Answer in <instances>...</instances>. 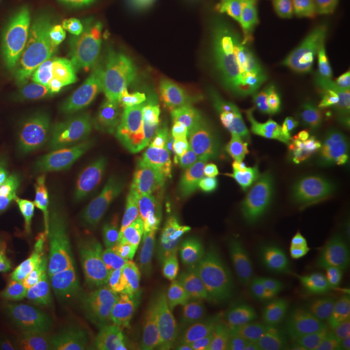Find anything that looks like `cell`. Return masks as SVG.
<instances>
[{
    "label": "cell",
    "instance_id": "8992f818",
    "mask_svg": "<svg viewBox=\"0 0 350 350\" xmlns=\"http://www.w3.org/2000/svg\"><path fill=\"white\" fill-rule=\"evenodd\" d=\"M287 206L252 215L241 232L231 262L232 275L252 299L274 306L296 292L289 276L286 217Z\"/></svg>",
    "mask_w": 350,
    "mask_h": 350
},
{
    "label": "cell",
    "instance_id": "2e32d148",
    "mask_svg": "<svg viewBox=\"0 0 350 350\" xmlns=\"http://www.w3.org/2000/svg\"><path fill=\"white\" fill-rule=\"evenodd\" d=\"M108 114H101L83 126L64 150V160L88 172L95 173L98 163L105 156L104 129Z\"/></svg>",
    "mask_w": 350,
    "mask_h": 350
},
{
    "label": "cell",
    "instance_id": "277c9868",
    "mask_svg": "<svg viewBox=\"0 0 350 350\" xmlns=\"http://www.w3.org/2000/svg\"><path fill=\"white\" fill-rule=\"evenodd\" d=\"M204 59L199 43L176 42L163 68L143 77L139 111L150 138L176 139L191 130L200 108Z\"/></svg>",
    "mask_w": 350,
    "mask_h": 350
},
{
    "label": "cell",
    "instance_id": "52a82bcc",
    "mask_svg": "<svg viewBox=\"0 0 350 350\" xmlns=\"http://www.w3.org/2000/svg\"><path fill=\"white\" fill-rule=\"evenodd\" d=\"M100 237L88 225H75L52 239L37 266V296L44 308L79 297L99 276Z\"/></svg>",
    "mask_w": 350,
    "mask_h": 350
},
{
    "label": "cell",
    "instance_id": "7402d4cb",
    "mask_svg": "<svg viewBox=\"0 0 350 350\" xmlns=\"http://www.w3.org/2000/svg\"><path fill=\"white\" fill-rule=\"evenodd\" d=\"M267 350H325L312 338L293 329L282 319L276 321L275 328Z\"/></svg>",
    "mask_w": 350,
    "mask_h": 350
},
{
    "label": "cell",
    "instance_id": "4fadbf2b",
    "mask_svg": "<svg viewBox=\"0 0 350 350\" xmlns=\"http://www.w3.org/2000/svg\"><path fill=\"white\" fill-rule=\"evenodd\" d=\"M104 148L105 154L122 163L129 173L147 167L154 161L150 133L134 117L108 114Z\"/></svg>",
    "mask_w": 350,
    "mask_h": 350
},
{
    "label": "cell",
    "instance_id": "6da1fadb",
    "mask_svg": "<svg viewBox=\"0 0 350 350\" xmlns=\"http://www.w3.org/2000/svg\"><path fill=\"white\" fill-rule=\"evenodd\" d=\"M103 52L101 37L91 29L75 33L62 49L53 88L29 142L37 170H49L75 134L112 100L98 73Z\"/></svg>",
    "mask_w": 350,
    "mask_h": 350
},
{
    "label": "cell",
    "instance_id": "f546056e",
    "mask_svg": "<svg viewBox=\"0 0 350 350\" xmlns=\"http://www.w3.org/2000/svg\"><path fill=\"white\" fill-rule=\"evenodd\" d=\"M20 350H36V349H33V348H30V347H26V348H23V349H20Z\"/></svg>",
    "mask_w": 350,
    "mask_h": 350
},
{
    "label": "cell",
    "instance_id": "d6986e66",
    "mask_svg": "<svg viewBox=\"0 0 350 350\" xmlns=\"http://www.w3.org/2000/svg\"><path fill=\"white\" fill-rule=\"evenodd\" d=\"M338 274L340 269L332 250H327L322 256L317 254L299 292L321 297L331 296V291Z\"/></svg>",
    "mask_w": 350,
    "mask_h": 350
},
{
    "label": "cell",
    "instance_id": "ffe728a7",
    "mask_svg": "<svg viewBox=\"0 0 350 350\" xmlns=\"http://www.w3.org/2000/svg\"><path fill=\"white\" fill-rule=\"evenodd\" d=\"M133 72L131 64L125 52L120 50L104 51L98 64L101 86L112 95L122 88Z\"/></svg>",
    "mask_w": 350,
    "mask_h": 350
},
{
    "label": "cell",
    "instance_id": "5bb4252c",
    "mask_svg": "<svg viewBox=\"0 0 350 350\" xmlns=\"http://www.w3.org/2000/svg\"><path fill=\"white\" fill-rule=\"evenodd\" d=\"M103 191L98 175L66 163L43 175L31 196L36 200H75Z\"/></svg>",
    "mask_w": 350,
    "mask_h": 350
},
{
    "label": "cell",
    "instance_id": "ba28073f",
    "mask_svg": "<svg viewBox=\"0 0 350 350\" xmlns=\"http://www.w3.org/2000/svg\"><path fill=\"white\" fill-rule=\"evenodd\" d=\"M186 280L173 279L144 292L104 301L77 318L70 327L75 344H113L139 335L187 289Z\"/></svg>",
    "mask_w": 350,
    "mask_h": 350
},
{
    "label": "cell",
    "instance_id": "d4e9b609",
    "mask_svg": "<svg viewBox=\"0 0 350 350\" xmlns=\"http://www.w3.org/2000/svg\"><path fill=\"white\" fill-rule=\"evenodd\" d=\"M126 5L148 13L174 12L186 7L189 0H120Z\"/></svg>",
    "mask_w": 350,
    "mask_h": 350
},
{
    "label": "cell",
    "instance_id": "9a60e30c",
    "mask_svg": "<svg viewBox=\"0 0 350 350\" xmlns=\"http://www.w3.org/2000/svg\"><path fill=\"white\" fill-rule=\"evenodd\" d=\"M321 200L331 215L341 222L350 218V166L327 159L319 166Z\"/></svg>",
    "mask_w": 350,
    "mask_h": 350
},
{
    "label": "cell",
    "instance_id": "30bf717a",
    "mask_svg": "<svg viewBox=\"0 0 350 350\" xmlns=\"http://www.w3.org/2000/svg\"><path fill=\"white\" fill-rule=\"evenodd\" d=\"M241 232L238 204L213 198L199 214L186 250L199 262L225 269L232 262Z\"/></svg>",
    "mask_w": 350,
    "mask_h": 350
},
{
    "label": "cell",
    "instance_id": "e0dca14e",
    "mask_svg": "<svg viewBox=\"0 0 350 350\" xmlns=\"http://www.w3.org/2000/svg\"><path fill=\"white\" fill-rule=\"evenodd\" d=\"M293 198V192L288 186L269 185L260 187L256 183L254 175H252L240 188L238 206L241 212L252 217L282 209L291 204Z\"/></svg>",
    "mask_w": 350,
    "mask_h": 350
},
{
    "label": "cell",
    "instance_id": "484cf974",
    "mask_svg": "<svg viewBox=\"0 0 350 350\" xmlns=\"http://www.w3.org/2000/svg\"><path fill=\"white\" fill-rule=\"evenodd\" d=\"M0 350H18L11 318L0 317Z\"/></svg>",
    "mask_w": 350,
    "mask_h": 350
},
{
    "label": "cell",
    "instance_id": "4316f807",
    "mask_svg": "<svg viewBox=\"0 0 350 350\" xmlns=\"http://www.w3.org/2000/svg\"><path fill=\"white\" fill-rule=\"evenodd\" d=\"M342 273L347 276V279L350 280V244L347 245V250L342 258Z\"/></svg>",
    "mask_w": 350,
    "mask_h": 350
},
{
    "label": "cell",
    "instance_id": "f1b7e54d",
    "mask_svg": "<svg viewBox=\"0 0 350 350\" xmlns=\"http://www.w3.org/2000/svg\"><path fill=\"white\" fill-rule=\"evenodd\" d=\"M344 299H345V304L348 305L349 308V325H350V280L347 282V286H345V291H344Z\"/></svg>",
    "mask_w": 350,
    "mask_h": 350
},
{
    "label": "cell",
    "instance_id": "9c48e42d",
    "mask_svg": "<svg viewBox=\"0 0 350 350\" xmlns=\"http://www.w3.org/2000/svg\"><path fill=\"white\" fill-rule=\"evenodd\" d=\"M205 130L191 133L163 172L127 202L121 222L127 227H144L179 211L205 182Z\"/></svg>",
    "mask_w": 350,
    "mask_h": 350
},
{
    "label": "cell",
    "instance_id": "ac0fdd59",
    "mask_svg": "<svg viewBox=\"0 0 350 350\" xmlns=\"http://www.w3.org/2000/svg\"><path fill=\"white\" fill-rule=\"evenodd\" d=\"M213 328L212 317L209 314H200L167 338L160 350H208Z\"/></svg>",
    "mask_w": 350,
    "mask_h": 350
},
{
    "label": "cell",
    "instance_id": "83f0119b",
    "mask_svg": "<svg viewBox=\"0 0 350 350\" xmlns=\"http://www.w3.org/2000/svg\"><path fill=\"white\" fill-rule=\"evenodd\" d=\"M342 235H344V240H345L347 245L350 244V218L342 222Z\"/></svg>",
    "mask_w": 350,
    "mask_h": 350
},
{
    "label": "cell",
    "instance_id": "8fae6325",
    "mask_svg": "<svg viewBox=\"0 0 350 350\" xmlns=\"http://www.w3.org/2000/svg\"><path fill=\"white\" fill-rule=\"evenodd\" d=\"M295 199V198H293ZM321 217L315 208L310 191H302L300 198L289 204L286 217V243H287L289 276L296 291L312 267L319 250Z\"/></svg>",
    "mask_w": 350,
    "mask_h": 350
},
{
    "label": "cell",
    "instance_id": "3957f363",
    "mask_svg": "<svg viewBox=\"0 0 350 350\" xmlns=\"http://www.w3.org/2000/svg\"><path fill=\"white\" fill-rule=\"evenodd\" d=\"M273 150V137L256 113L217 101L205 144V183L213 198L238 204L243 183L269 161Z\"/></svg>",
    "mask_w": 350,
    "mask_h": 350
},
{
    "label": "cell",
    "instance_id": "7a4b0ae2",
    "mask_svg": "<svg viewBox=\"0 0 350 350\" xmlns=\"http://www.w3.org/2000/svg\"><path fill=\"white\" fill-rule=\"evenodd\" d=\"M62 27L43 14L14 47L4 72L3 104L13 137L29 138L53 88L62 55Z\"/></svg>",
    "mask_w": 350,
    "mask_h": 350
},
{
    "label": "cell",
    "instance_id": "603a6c76",
    "mask_svg": "<svg viewBox=\"0 0 350 350\" xmlns=\"http://www.w3.org/2000/svg\"><path fill=\"white\" fill-rule=\"evenodd\" d=\"M257 7L270 20L287 21L299 16L312 0H256Z\"/></svg>",
    "mask_w": 350,
    "mask_h": 350
},
{
    "label": "cell",
    "instance_id": "7c38bea8",
    "mask_svg": "<svg viewBox=\"0 0 350 350\" xmlns=\"http://www.w3.org/2000/svg\"><path fill=\"white\" fill-rule=\"evenodd\" d=\"M340 309L332 296L321 297L299 292L289 302L282 319L325 350H342L344 325Z\"/></svg>",
    "mask_w": 350,
    "mask_h": 350
},
{
    "label": "cell",
    "instance_id": "5b68a950",
    "mask_svg": "<svg viewBox=\"0 0 350 350\" xmlns=\"http://www.w3.org/2000/svg\"><path fill=\"white\" fill-rule=\"evenodd\" d=\"M185 250L186 240L175 226L160 227L108 250L98 276L101 299H118L173 280Z\"/></svg>",
    "mask_w": 350,
    "mask_h": 350
},
{
    "label": "cell",
    "instance_id": "44dd1931",
    "mask_svg": "<svg viewBox=\"0 0 350 350\" xmlns=\"http://www.w3.org/2000/svg\"><path fill=\"white\" fill-rule=\"evenodd\" d=\"M125 55L142 68L150 72H157L166 63L167 50L159 39L143 36L131 38L126 42Z\"/></svg>",
    "mask_w": 350,
    "mask_h": 350
},
{
    "label": "cell",
    "instance_id": "cb8c5ba5",
    "mask_svg": "<svg viewBox=\"0 0 350 350\" xmlns=\"http://www.w3.org/2000/svg\"><path fill=\"white\" fill-rule=\"evenodd\" d=\"M95 174L98 175L101 185L107 189L117 186L125 178V175L129 174V170L122 163L105 154L100 163H98Z\"/></svg>",
    "mask_w": 350,
    "mask_h": 350
}]
</instances>
